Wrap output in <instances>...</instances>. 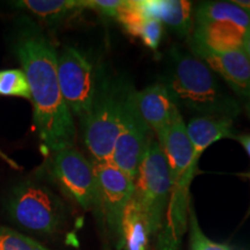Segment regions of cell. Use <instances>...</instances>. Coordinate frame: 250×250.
I'll return each instance as SVG.
<instances>
[{
  "label": "cell",
  "instance_id": "25",
  "mask_svg": "<svg viewBox=\"0 0 250 250\" xmlns=\"http://www.w3.org/2000/svg\"><path fill=\"white\" fill-rule=\"evenodd\" d=\"M242 50L245 51V54L247 55V57L249 58L250 61V28L247 31L245 41H243V45H242Z\"/></svg>",
  "mask_w": 250,
  "mask_h": 250
},
{
  "label": "cell",
  "instance_id": "21",
  "mask_svg": "<svg viewBox=\"0 0 250 250\" xmlns=\"http://www.w3.org/2000/svg\"><path fill=\"white\" fill-rule=\"evenodd\" d=\"M188 221H189L190 250H229L226 245L212 241L203 233L191 203L189 205V219H188Z\"/></svg>",
  "mask_w": 250,
  "mask_h": 250
},
{
  "label": "cell",
  "instance_id": "6",
  "mask_svg": "<svg viewBox=\"0 0 250 250\" xmlns=\"http://www.w3.org/2000/svg\"><path fill=\"white\" fill-rule=\"evenodd\" d=\"M58 81L72 116L83 121L92 110L102 77L93 62L74 46H65L58 54Z\"/></svg>",
  "mask_w": 250,
  "mask_h": 250
},
{
  "label": "cell",
  "instance_id": "15",
  "mask_svg": "<svg viewBox=\"0 0 250 250\" xmlns=\"http://www.w3.org/2000/svg\"><path fill=\"white\" fill-rule=\"evenodd\" d=\"M148 19L160 21L179 37H189L193 28V7L187 0H140Z\"/></svg>",
  "mask_w": 250,
  "mask_h": 250
},
{
  "label": "cell",
  "instance_id": "5",
  "mask_svg": "<svg viewBox=\"0 0 250 250\" xmlns=\"http://www.w3.org/2000/svg\"><path fill=\"white\" fill-rule=\"evenodd\" d=\"M171 188L169 167L154 136L139 165L133 192L134 201L147 221L151 236L158 235L164 223Z\"/></svg>",
  "mask_w": 250,
  "mask_h": 250
},
{
  "label": "cell",
  "instance_id": "28",
  "mask_svg": "<svg viewBox=\"0 0 250 250\" xmlns=\"http://www.w3.org/2000/svg\"><path fill=\"white\" fill-rule=\"evenodd\" d=\"M246 111H247V114H248V117L250 118V100H249L248 103H247V105H246Z\"/></svg>",
  "mask_w": 250,
  "mask_h": 250
},
{
  "label": "cell",
  "instance_id": "19",
  "mask_svg": "<svg viewBox=\"0 0 250 250\" xmlns=\"http://www.w3.org/2000/svg\"><path fill=\"white\" fill-rule=\"evenodd\" d=\"M0 95L30 101V89L22 68L0 70Z\"/></svg>",
  "mask_w": 250,
  "mask_h": 250
},
{
  "label": "cell",
  "instance_id": "12",
  "mask_svg": "<svg viewBox=\"0 0 250 250\" xmlns=\"http://www.w3.org/2000/svg\"><path fill=\"white\" fill-rule=\"evenodd\" d=\"M134 103L140 117L156 136L180 114V109L161 81L134 90Z\"/></svg>",
  "mask_w": 250,
  "mask_h": 250
},
{
  "label": "cell",
  "instance_id": "22",
  "mask_svg": "<svg viewBox=\"0 0 250 250\" xmlns=\"http://www.w3.org/2000/svg\"><path fill=\"white\" fill-rule=\"evenodd\" d=\"M162 35H164V26L160 21L155 19H147L140 29L138 39L147 46L148 49L156 51L160 45Z\"/></svg>",
  "mask_w": 250,
  "mask_h": 250
},
{
  "label": "cell",
  "instance_id": "14",
  "mask_svg": "<svg viewBox=\"0 0 250 250\" xmlns=\"http://www.w3.org/2000/svg\"><path fill=\"white\" fill-rule=\"evenodd\" d=\"M192 147V162L198 168L199 160L206 149L221 139H234L233 120L218 116H197L186 124Z\"/></svg>",
  "mask_w": 250,
  "mask_h": 250
},
{
  "label": "cell",
  "instance_id": "20",
  "mask_svg": "<svg viewBox=\"0 0 250 250\" xmlns=\"http://www.w3.org/2000/svg\"><path fill=\"white\" fill-rule=\"evenodd\" d=\"M0 250H51L9 227L0 226Z\"/></svg>",
  "mask_w": 250,
  "mask_h": 250
},
{
  "label": "cell",
  "instance_id": "24",
  "mask_svg": "<svg viewBox=\"0 0 250 250\" xmlns=\"http://www.w3.org/2000/svg\"><path fill=\"white\" fill-rule=\"evenodd\" d=\"M234 139L241 144L242 147L246 149L247 154H248L250 159V134H240V136L234 137Z\"/></svg>",
  "mask_w": 250,
  "mask_h": 250
},
{
  "label": "cell",
  "instance_id": "10",
  "mask_svg": "<svg viewBox=\"0 0 250 250\" xmlns=\"http://www.w3.org/2000/svg\"><path fill=\"white\" fill-rule=\"evenodd\" d=\"M169 167L171 189H190L198 168L192 162V147L181 112L155 136Z\"/></svg>",
  "mask_w": 250,
  "mask_h": 250
},
{
  "label": "cell",
  "instance_id": "26",
  "mask_svg": "<svg viewBox=\"0 0 250 250\" xmlns=\"http://www.w3.org/2000/svg\"><path fill=\"white\" fill-rule=\"evenodd\" d=\"M232 2L250 13V0H233Z\"/></svg>",
  "mask_w": 250,
  "mask_h": 250
},
{
  "label": "cell",
  "instance_id": "8",
  "mask_svg": "<svg viewBox=\"0 0 250 250\" xmlns=\"http://www.w3.org/2000/svg\"><path fill=\"white\" fill-rule=\"evenodd\" d=\"M100 190V220L117 250L122 247V218L133 196L134 180L110 162H93Z\"/></svg>",
  "mask_w": 250,
  "mask_h": 250
},
{
  "label": "cell",
  "instance_id": "3",
  "mask_svg": "<svg viewBox=\"0 0 250 250\" xmlns=\"http://www.w3.org/2000/svg\"><path fill=\"white\" fill-rule=\"evenodd\" d=\"M133 87L122 79H104L92 110L80 121L83 139L92 162H110L123 122L125 102Z\"/></svg>",
  "mask_w": 250,
  "mask_h": 250
},
{
  "label": "cell",
  "instance_id": "11",
  "mask_svg": "<svg viewBox=\"0 0 250 250\" xmlns=\"http://www.w3.org/2000/svg\"><path fill=\"white\" fill-rule=\"evenodd\" d=\"M248 29L230 21H210L193 24L189 36L190 48L195 56L220 54L242 49Z\"/></svg>",
  "mask_w": 250,
  "mask_h": 250
},
{
  "label": "cell",
  "instance_id": "16",
  "mask_svg": "<svg viewBox=\"0 0 250 250\" xmlns=\"http://www.w3.org/2000/svg\"><path fill=\"white\" fill-rule=\"evenodd\" d=\"M9 5L48 24H58L71 15L86 9L85 0H19L11 1Z\"/></svg>",
  "mask_w": 250,
  "mask_h": 250
},
{
  "label": "cell",
  "instance_id": "17",
  "mask_svg": "<svg viewBox=\"0 0 250 250\" xmlns=\"http://www.w3.org/2000/svg\"><path fill=\"white\" fill-rule=\"evenodd\" d=\"M151 237L145 215L132 196L122 218V247L124 250H148Z\"/></svg>",
  "mask_w": 250,
  "mask_h": 250
},
{
  "label": "cell",
  "instance_id": "1",
  "mask_svg": "<svg viewBox=\"0 0 250 250\" xmlns=\"http://www.w3.org/2000/svg\"><path fill=\"white\" fill-rule=\"evenodd\" d=\"M12 50L26 73L33 104V120L49 152L74 147L77 127L62 99L58 81V52L45 31L29 15L14 21Z\"/></svg>",
  "mask_w": 250,
  "mask_h": 250
},
{
  "label": "cell",
  "instance_id": "2",
  "mask_svg": "<svg viewBox=\"0 0 250 250\" xmlns=\"http://www.w3.org/2000/svg\"><path fill=\"white\" fill-rule=\"evenodd\" d=\"M161 83L177 107L201 116L233 118L240 108L221 87L218 76L191 51L174 46L166 59Z\"/></svg>",
  "mask_w": 250,
  "mask_h": 250
},
{
  "label": "cell",
  "instance_id": "7",
  "mask_svg": "<svg viewBox=\"0 0 250 250\" xmlns=\"http://www.w3.org/2000/svg\"><path fill=\"white\" fill-rule=\"evenodd\" d=\"M49 173L62 192L100 219V190L93 162L76 147L52 154Z\"/></svg>",
  "mask_w": 250,
  "mask_h": 250
},
{
  "label": "cell",
  "instance_id": "27",
  "mask_svg": "<svg viewBox=\"0 0 250 250\" xmlns=\"http://www.w3.org/2000/svg\"><path fill=\"white\" fill-rule=\"evenodd\" d=\"M241 175H242V176L248 177V179L250 180V171H249V173H245V174H241ZM249 215H250V206H249V211H248V213H247L246 217H249Z\"/></svg>",
  "mask_w": 250,
  "mask_h": 250
},
{
  "label": "cell",
  "instance_id": "13",
  "mask_svg": "<svg viewBox=\"0 0 250 250\" xmlns=\"http://www.w3.org/2000/svg\"><path fill=\"white\" fill-rule=\"evenodd\" d=\"M237 95L250 100V61L242 49L198 56Z\"/></svg>",
  "mask_w": 250,
  "mask_h": 250
},
{
  "label": "cell",
  "instance_id": "9",
  "mask_svg": "<svg viewBox=\"0 0 250 250\" xmlns=\"http://www.w3.org/2000/svg\"><path fill=\"white\" fill-rule=\"evenodd\" d=\"M134 88L131 90L125 102L124 116L120 134L115 143L110 164L136 179L149 142L154 137L152 131L140 117L134 103Z\"/></svg>",
  "mask_w": 250,
  "mask_h": 250
},
{
  "label": "cell",
  "instance_id": "18",
  "mask_svg": "<svg viewBox=\"0 0 250 250\" xmlns=\"http://www.w3.org/2000/svg\"><path fill=\"white\" fill-rule=\"evenodd\" d=\"M210 21H230L249 29L250 13L232 1H206L197 6L193 12V24Z\"/></svg>",
  "mask_w": 250,
  "mask_h": 250
},
{
  "label": "cell",
  "instance_id": "23",
  "mask_svg": "<svg viewBox=\"0 0 250 250\" xmlns=\"http://www.w3.org/2000/svg\"><path fill=\"white\" fill-rule=\"evenodd\" d=\"M124 0H85L86 8L93 9L98 13L116 20L118 12Z\"/></svg>",
  "mask_w": 250,
  "mask_h": 250
},
{
  "label": "cell",
  "instance_id": "4",
  "mask_svg": "<svg viewBox=\"0 0 250 250\" xmlns=\"http://www.w3.org/2000/svg\"><path fill=\"white\" fill-rule=\"evenodd\" d=\"M6 210L15 225L37 234L58 233L67 220V208L62 199L37 181H24L12 188Z\"/></svg>",
  "mask_w": 250,
  "mask_h": 250
}]
</instances>
